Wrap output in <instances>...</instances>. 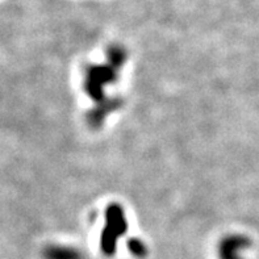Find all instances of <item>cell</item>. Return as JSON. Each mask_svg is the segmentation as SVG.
<instances>
[{
    "mask_svg": "<svg viewBox=\"0 0 259 259\" xmlns=\"http://www.w3.org/2000/svg\"><path fill=\"white\" fill-rule=\"evenodd\" d=\"M113 217L109 219V225L107 228V233L103 237V250L104 253L112 254L113 250H115L116 240L120 234H122L125 229L124 219L121 216V212L120 210H112Z\"/></svg>",
    "mask_w": 259,
    "mask_h": 259,
    "instance_id": "6da1fadb",
    "label": "cell"
},
{
    "mask_svg": "<svg viewBox=\"0 0 259 259\" xmlns=\"http://www.w3.org/2000/svg\"><path fill=\"white\" fill-rule=\"evenodd\" d=\"M250 242L247 238L241 236L228 237L221 242L219 254L220 259H242L241 253L243 250L249 247Z\"/></svg>",
    "mask_w": 259,
    "mask_h": 259,
    "instance_id": "7a4b0ae2",
    "label": "cell"
},
{
    "mask_svg": "<svg viewBox=\"0 0 259 259\" xmlns=\"http://www.w3.org/2000/svg\"><path fill=\"white\" fill-rule=\"evenodd\" d=\"M44 258L45 259H83V255L79 250L74 249V247L54 245V246L46 247L45 251H44Z\"/></svg>",
    "mask_w": 259,
    "mask_h": 259,
    "instance_id": "3957f363",
    "label": "cell"
},
{
    "mask_svg": "<svg viewBox=\"0 0 259 259\" xmlns=\"http://www.w3.org/2000/svg\"><path fill=\"white\" fill-rule=\"evenodd\" d=\"M129 250H131V253L135 254L136 256L146 255V247H145V245L141 241H132V242L129 243Z\"/></svg>",
    "mask_w": 259,
    "mask_h": 259,
    "instance_id": "277c9868",
    "label": "cell"
}]
</instances>
